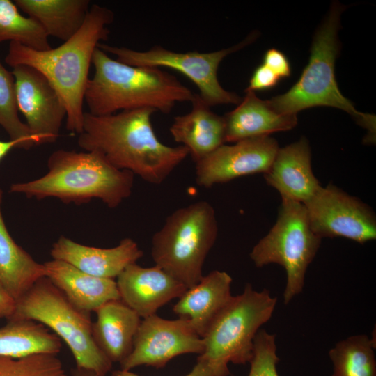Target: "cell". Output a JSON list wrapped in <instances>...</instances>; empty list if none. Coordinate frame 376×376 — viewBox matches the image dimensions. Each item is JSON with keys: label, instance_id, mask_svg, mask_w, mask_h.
<instances>
[{"label": "cell", "instance_id": "8", "mask_svg": "<svg viewBox=\"0 0 376 376\" xmlns=\"http://www.w3.org/2000/svg\"><path fill=\"white\" fill-rule=\"evenodd\" d=\"M276 302L268 290L257 291L247 283L214 320L202 338L204 350L198 358L207 361L217 376L230 374V363H249L254 338L272 318Z\"/></svg>", "mask_w": 376, "mask_h": 376}, {"label": "cell", "instance_id": "12", "mask_svg": "<svg viewBox=\"0 0 376 376\" xmlns=\"http://www.w3.org/2000/svg\"><path fill=\"white\" fill-rule=\"evenodd\" d=\"M204 344L187 318L165 320L154 314L141 321L130 354L120 363V369L131 370L142 366L162 368L175 357L198 354Z\"/></svg>", "mask_w": 376, "mask_h": 376}, {"label": "cell", "instance_id": "30", "mask_svg": "<svg viewBox=\"0 0 376 376\" xmlns=\"http://www.w3.org/2000/svg\"><path fill=\"white\" fill-rule=\"evenodd\" d=\"M279 362L276 335L260 329L254 338L248 376H279L276 368Z\"/></svg>", "mask_w": 376, "mask_h": 376}, {"label": "cell", "instance_id": "35", "mask_svg": "<svg viewBox=\"0 0 376 376\" xmlns=\"http://www.w3.org/2000/svg\"><path fill=\"white\" fill-rule=\"evenodd\" d=\"M13 148L26 149L25 144L18 140L1 141L0 140V162Z\"/></svg>", "mask_w": 376, "mask_h": 376}, {"label": "cell", "instance_id": "19", "mask_svg": "<svg viewBox=\"0 0 376 376\" xmlns=\"http://www.w3.org/2000/svg\"><path fill=\"white\" fill-rule=\"evenodd\" d=\"M188 113L174 117L170 127L173 139L189 151L196 163L225 144L224 117L213 112L197 93Z\"/></svg>", "mask_w": 376, "mask_h": 376}, {"label": "cell", "instance_id": "5", "mask_svg": "<svg viewBox=\"0 0 376 376\" xmlns=\"http://www.w3.org/2000/svg\"><path fill=\"white\" fill-rule=\"evenodd\" d=\"M345 7L333 3L316 31L311 56L298 81L286 93L267 100L276 112L297 115L305 109L327 106L341 109L368 130L367 143L375 140V116L361 113L338 88L335 76V61L340 50L338 32Z\"/></svg>", "mask_w": 376, "mask_h": 376}, {"label": "cell", "instance_id": "15", "mask_svg": "<svg viewBox=\"0 0 376 376\" xmlns=\"http://www.w3.org/2000/svg\"><path fill=\"white\" fill-rule=\"evenodd\" d=\"M116 284L120 300L143 318L156 314L187 289L161 267H143L136 263L118 276Z\"/></svg>", "mask_w": 376, "mask_h": 376}, {"label": "cell", "instance_id": "32", "mask_svg": "<svg viewBox=\"0 0 376 376\" xmlns=\"http://www.w3.org/2000/svg\"><path fill=\"white\" fill-rule=\"evenodd\" d=\"M279 78L267 66L262 64L253 72L246 91L269 89L276 85Z\"/></svg>", "mask_w": 376, "mask_h": 376}, {"label": "cell", "instance_id": "16", "mask_svg": "<svg viewBox=\"0 0 376 376\" xmlns=\"http://www.w3.org/2000/svg\"><path fill=\"white\" fill-rule=\"evenodd\" d=\"M267 184L282 200L304 204L320 188L311 168V152L306 137L279 148L273 162L264 174Z\"/></svg>", "mask_w": 376, "mask_h": 376}, {"label": "cell", "instance_id": "34", "mask_svg": "<svg viewBox=\"0 0 376 376\" xmlns=\"http://www.w3.org/2000/svg\"><path fill=\"white\" fill-rule=\"evenodd\" d=\"M16 299L11 295L0 279V318L7 320L15 310Z\"/></svg>", "mask_w": 376, "mask_h": 376}, {"label": "cell", "instance_id": "17", "mask_svg": "<svg viewBox=\"0 0 376 376\" xmlns=\"http://www.w3.org/2000/svg\"><path fill=\"white\" fill-rule=\"evenodd\" d=\"M53 259L66 262L94 276L114 279L130 264L143 256V251L132 239H123L115 247L103 249L85 246L65 236L52 245Z\"/></svg>", "mask_w": 376, "mask_h": 376}, {"label": "cell", "instance_id": "10", "mask_svg": "<svg viewBox=\"0 0 376 376\" xmlns=\"http://www.w3.org/2000/svg\"><path fill=\"white\" fill-rule=\"evenodd\" d=\"M256 37L257 33L254 31L233 47L211 52H178L157 45L146 51H137L102 42L97 47L107 54H113L118 61L127 65L167 68L182 73L194 83L200 97L211 107L240 102L241 97L226 91L220 84L217 77L218 68L226 56L248 45Z\"/></svg>", "mask_w": 376, "mask_h": 376}, {"label": "cell", "instance_id": "31", "mask_svg": "<svg viewBox=\"0 0 376 376\" xmlns=\"http://www.w3.org/2000/svg\"><path fill=\"white\" fill-rule=\"evenodd\" d=\"M263 65L271 70L279 79L288 77L291 74L288 59L283 52L276 49H270L265 52Z\"/></svg>", "mask_w": 376, "mask_h": 376}, {"label": "cell", "instance_id": "27", "mask_svg": "<svg viewBox=\"0 0 376 376\" xmlns=\"http://www.w3.org/2000/svg\"><path fill=\"white\" fill-rule=\"evenodd\" d=\"M48 38L42 26L36 19L22 15L14 2L0 0V43L10 40L44 51L52 48Z\"/></svg>", "mask_w": 376, "mask_h": 376}, {"label": "cell", "instance_id": "20", "mask_svg": "<svg viewBox=\"0 0 376 376\" xmlns=\"http://www.w3.org/2000/svg\"><path fill=\"white\" fill-rule=\"evenodd\" d=\"M43 265L45 276L84 313L90 314L109 301L120 299L114 279L92 276L62 260L52 259Z\"/></svg>", "mask_w": 376, "mask_h": 376}, {"label": "cell", "instance_id": "24", "mask_svg": "<svg viewBox=\"0 0 376 376\" xmlns=\"http://www.w3.org/2000/svg\"><path fill=\"white\" fill-rule=\"evenodd\" d=\"M2 200L3 191L0 188V279L17 301L37 281L45 276V269L10 235L1 213Z\"/></svg>", "mask_w": 376, "mask_h": 376}, {"label": "cell", "instance_id": "29", "mask_svg": "<svg viewBox=\"0 0 376 376\" xmlns=\"http://www.w3.org/2000/svg\"><path fill=\"white\" fill-rule=\"evenodd\" d=\"M0 376H68L56 354H36L22 358L0 356Z\"/></svg>", "mask_w": 376, "mask_h": 376}, {"label": "cell", "instance_id": "36", "mask_svg": "<svg viewBox=\"0 0 376 376\" xmlns=\"http://www.w3.org/2000/svg\"><path fill=\"white\" fill-rule=\"evenodd\" d=\"M71 375L72 376H98L91 370L77 367L72 370Z\"/></svg>", "mask_w": 376, "mask_h": 376}, {"label": "cell", "instance_id": "33", "mask_svg": "<svg viewBox=\"0 0 376 376\" xmlns=\"http://www.w3.org/2000/svg\"><path fill=\"white\" fill-rule=\"evenodd\" d=\"M111 376H140L131 370L122 369L113 371ZM185 376H217L211 366L205 360L198 357L197 362L191 370Z\"/></svg>", "mask_w": 376, "mask_h": 376}, {"label": "cell", "instance_id": "22", "mask_svg": "<svg viewBox=\"0 0 376 376\" xmlns=\"http://www.w3.org/2000/svg\"><path fill=\"white\" fill-rule=\"evenodd\" d=\"M93 339L111 363H122L132 352L141 317L120 299L109 301L95 311Z\"/></svg>", "mask_w": 376, "mask_h": 376}, {"label": "cell", "instance_id": "21", "mask_svg": "<svg viewBox=\"0 0 376 376\" xmlns=\"http://www.w3.org/2000/svg\"><path fill=\"white\" fill-rule=\"evenodd\" d=\"M237 107L223 117L225 124V142L269 136L270 134L292 130L297 125V115L276 112L267 102L251 91H245Z\"/></svg>", "mask_w": 376, "mask_h": 376}, {"label": "cell", "instance_id": "2", "mask_svg": "<svg viewBox=\"0 0 376 376\" xmlns=\"http://www.w3.org/2000/svg\"><path fill=\"white\" fill-rule=\"evenodd\" d=\"M113 20L111 10L94 3L81 29L56 48L38 51L10 42L6 63L12 68L31 66L47 79L65 104L66 129L70 132L79 134L82 132L83 102L93 55L100 42L107 39V26Z\"/></svg>", "mask_w": 376, "mask_h": 376}, {"label": "cell", "instance_id": "4", "mask_svg": "<svg viewBox=\"0 0 376 376\" xmlns=\"http://www.w3.org/2000/svg\"><path fill=\"white\" fill-rule=\"evenodd\" d=\"M47 169L38 179L13 183L10 191L38 200L53 197L76 205L97 198L110 208L118 206L132 194L134 174L114 167L96 152L57 150L49 157Z\"/></svg>", "mask_w": 376, "mask_h": 376}, {"label": "cell", "instance_id": "7", "mask_svg": "<svg viewBox=\"0 0 376 376\" xmlns=\"http://www.w3.org/2000/svg\"><path fill=\"white\" fill-rule=\"evenodd\" d=\"M32 320L53 330L70 348L77 368L98 376H106L111 370L113 363L93 339L90 314L76 308L46 276L16 301L8 320Z\"/></svg>", "mask_w": 376, "mask_h": 376}, {"label": "cell", "instance_id": "9", "mask_svg": "<svg viewBox=\"0 0 376 376\" xmlns=\"http://www.w3.org/2000/svg\"><path fill=\"white\" fill-rule=\"evenodd\" d=\"M321 241L311 227L304 205L282 200L276 223L249 256L257 267L274 263L284 268L287 279L283 297L287 305L302 292L308 267Z\"/></svg>", "mask_w": 376, "mask_h": 376}, {"label": "cell", "instance_id": "26", "mask_svg": "<svg viewBox=\"0 0 376 376\" xmlns=\"http://www.w3.org/2000/svg\"><path fill=\"white\" fill-rule=\"evenodd\" d=\"M375 342L366 334L349 336L329 351L331 376H376Z\"/></svg>", "mask_w": 376, "mask_h": 376}, {"label": "cell", "instance_id": "1", "mask_svg": "<svg viewBox=\"0 0 376 376\" xmlns=\"http://www.w3.org/2000/svg\"><path fill=\"white\" fill-rule=\"evenodd\" d=\"M152 109L94 116L84 113L79 147L102 155L112 166L152 184H161L189 155L183 146H169L153 130Z\"/></svg>", "mask_w": 376, "mask_h": 376}, {"label": "cell", "instance_id": "6", "mask_svg": "<svg viewBox=\"0 0 376 376\" xmlns=\"http://www.w3.org/2000/svg\"><path fill=\"white\" fill-rule=\"evenodd\" d=\"M218 235L214 207L205 201L175 210L152 238L155 265L187 289L202 279V269Z\"/></svg>", "mask_w": 376, "mask_h": 376}, {"label": "cell", "instance_id": "23", "mask_svg": "<svg viewBox=\"0 0 376 376\" xmlns=\"http://www.w3.org/2000/svg\"><path fill=\"white\" fill-rule=\"evenodd\" d=\"M14 3L36 19L48 36L64 42L81 29L91 7L88 0H15Z\"/></svg>", "mask_w": 376, "mask_h": 376}, {"label": "cell", "instance_id": "18", "mask_svg": "<svg viewBox=\"0 0 376 376\" xmlns=\"http://www.w3.org/2000/svg\"><path fill=\"white\" fill-rule=\"evenodd\" d=\"M231 276L214 270L179 297L173 311L189 320L196 334L203 338L214 320L233 297Z\"/></svg>", "mask_w": 376, "mask_h": 376}, {"label": "cell", "instance_id": "13", "mask_svg": "<svg viewBox=\"0 0 376 376\" xmlns=\"http://www.w3.org/2000/svg\"><path fill=\"white\" fill-rule=\"evenodd\" d=\"M276 139L269 136L249 138L223 144L196 163V180L210 188L239 177L269 169L279 150Z\"/></svg>", "mask_w": 376, "mask_h": 376}, {"label": "cell", "instance_id": "3", "mask_svg": "<svg viewBox=\"0 0 376 376\" xmlns=\"http://www.w3.org/2000/svg\"><path fill=\"white\" fill-rule=\"evenodd\" d=\"M92 64L95 73L88 79L84 94L92 115L144 108L168 114L176 103L191 102L194 98V93L169 72L155 67L123 63L98 47Z\"/></svg>", "mask_w": 376, "mask_h": 376}, {"label": "cell", "instance_id": "25", "mask_svg": "<svg viewBox=\"0 0 376 376\" xmlns=\"http://www.w3.org/2000/svg\"><path fill=\"white\" fill-rule=\"evenodd\" d=\"M61 347L58 336L32 320H8L0 328V356L22 358L36 354L57 355Z\"/></svg>", "mask_w": 376, "mask_h": 376}, {"label": "cell", "instance_id": "28", "mask_svg": "<svg viewBox=\"0 0 376 376\" xmlns=\"http://www.w3.org/2000/svg\"><path fill=\"white\" fill-rule=\"evenodd\" d=\"M0 125L10 140L22 141L26 149L40 144L26 123L19 118L14 77L0 62Z\"/></svg>", "mask_w": 376, "mask_h": 376}, {"label": "cell", "instance_id": "11", "mask_svg": "<svg viewBox=\"0 0 376 376\" xmlns=\"http://www.w3.org/2000/svg\"><path fill=\"white\" fill-rule=\"evenodd\" d=\"M304 205L312 230L322 239L341 237L363 244L376 237L373 210L332 184L321 186Z\"/></svg>", "mask_w": 376, "mask_h": 376}, {"label": "cell", "instance_id": "14", "mask_svg": "<svg viewBox=\"0 0 376 376\" xmlns=\"http://www.w3.org/2000/svg\"><path fill=\"white\" fill-rule=\"evenodd\" d=\"M18 111L41 143H54L67 115L65 104L47 79L36 69L20 65L13 68Z\"/></svg>", "mask_w": 376, "mask_h": 376}]
</instances>
